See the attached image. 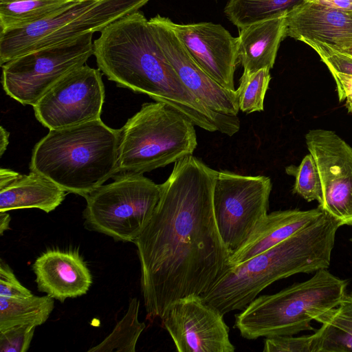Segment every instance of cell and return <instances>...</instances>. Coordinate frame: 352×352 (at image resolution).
<instances>
[{
	"instance_id": "cell-1",
	"label": "cell",
	"mask_w": 352,
	"mask_h": 352,
	"mask_svg": "<svg viewBox=\"0 0 352 352\" xmlns=\"http://www.w3.org/2000/svg\"><path fill=\"white\" fill-rule=\"evenodd\" d=\"M217 172L192 155L176 161L148 224L134 241L150 320L162 319L179 298L206 293L229 266L231 254L213 208Z\"/></svg>"
},
{
	"instance_id": "cell-2",
	"label": "cell",
	"mask_w": 352,
	"mask_h": 352,
	"mask_svg": "<svg viewBox=\"0 0 352 352\" xmlns=\"http://www.w3.org/2000/svg\"><path fill=\"white\" fill-rule=\"evenodd\" d=\"M94 55L100 72L118 86L170 106L204 130L229 136L239 131L237 116L210 109L184 85L141 11L104 28L94 41Z\"/></svg>"
},
{
	"instance_id": "cell-3",
	"label": "cell",
	"mask_w": 352,
	"mask_h": 352,
	"mask_svg": "<svg viewBox=\"0 0 352 352\" xmlns=\"http://www.w3.org/2000/svg\"><path fill=\"white\" fill-rule=\"evenodd\" d=\"M341 223L324 213L288 239L238 265H229L200 296L223 315L243 310L272 283L299 273L328 269Z\"/></svg>"
},
{
	"instance_id": "cell-4",
	"label": "cell",
	"mask_w": 352,
	"mask_h": 352,
	"mask_svg": "<svg viewBox=\"0 0 352 352\" xmlns=\"http://www.w3.org/2000/svg\"><path fill=\"white\" fill-rule=\"evenodd\" d=\"M119 130L101 119L52 129L34 146L30 169L83 197L117 174Z\"/></svg>"
},
{
	"instance_id": "cell-5",
	"label": "cell",
	"mask_w": 352,
	"mask_h": 352,
	"mask_svg": "<svg viewBox=\"0 0 352 352\" xmlns=\"http://www.w3.org/2000/svg\"><path fill=\"white\" fill-rule=\"evenodd\" d=\"M348 283L327 269L318 270L305 281L257 296L235 315L234 327L248 340L314 331L311 322L340 304Z\"/></svg>"
},
{
	"instance_id": "cell-6",
	"label": "cell",
	"mask_w": 352,
	"mask_h": 352,
	"mask_svg": "<svg viewBox=\"0 0 352 352\" xmlns=\"http://www.w3.org/2000/svg\"><path fill=\"white\" fill-rule=\"evenodd\" d=\"M195 124L161 102H146L119 130L117 174H143L189 155L197 147Z\"/></svg>"
},
{
	"instance_id": "cell-7",
	"label": "cell",
	"mask_w": 352,
	"mask_h": 352,
	"mask_svg": "<svg viewBox=\"0 0 352 352\" xmlns=\"http://www.w3.org/2000/svg\"><path fill=\"white\" fill-rule=\"evenodd\" d=\"M150 0H79L65 10L23 28L0 32V65L41 49L101 32Z\"/></svg>"
},
{
	"instance_id": "cell-8",
	"label": "cell",
	"mask_w": 352,
	"mask_h": 352,
	"mask_svg": "<svg viewBox=\"0 0 352 352\" xmlns=\"http://www.w3.org/2000/svg\"><path fill=\"white\" fill-rule=\"evenodd\" d=\"M113 181L88 194L83 211L85 226L112 237L133 242L148 224L161 195V184L143 174L119 173Z\"/></svg>"
},
{
	"instance_id": "cell-9",
	"label": "cell",
	"mask_w": 352,
	"mask_h": 352,
	"mask_svg": "<svg viewBox=\"0 0 352 352\" xmlns=\"http://www.w3.org/2000/svg\"><path fill=\"white\" fill-rule=\"evenodd\" d=\"M93 34L25 54L2 65L3 90L19 103L34 107L59 80L94 55Z\"/></svg>"
},
{
	"instance_id": "cell-10",
	"label": "cell",
	"mask_w": 352,
	"mask_h": 352,
	"mask_svg": "<svg viewBox=\"0 0 352 352\" xmlns=\"http://www.w3.org/2000/svg\"><path fill=\"white\" fill-rule=\"evenodd\" d=\"M270 177L218 171L213 190L214 213L221 237L232 254L267 214Z\"/></svg>"
},
{
	"instance_id": "cell-11",
	"label": "cell",
	"mask_w": 352,
	"mask_h": 352,
	"mask_svg": "<svg viewBox=\"0 0 352 352\" xmlns=\"http://www.w3.org/2000/svg\"><path fill=\"white\" fill-rule=\"evenodd\" d=\"M104 86L99 69L84 65L54 85L33 107L44 126L63 129L100 119Z\"/></svg>"
},
{
	"instance_id": "cell-12",
	"label": "cell",
	"mask_w": 352,
	"mask_h": 352,
	"mask_svg": "<svg viewBox=\"0 0 352 352\" xmlns=\"http://www.w3.org/2000/svg\"><path fill=\"white\" fill-rule=\"evenodd\" d=\"M305 142L322 188L318 207L342 226H352V147L335 132L311 129Z\"/></svg>"
},
{
	"instance_id": "cell-13",
	"label": "cell",
	"mask_w": 352,
	"mask_h": 352,
	"mask_svg": "<svg viewBox=\"0 0 352 352\" xmlns=\"http://www.w3.org/2000/svg\"><path fill=\"white\" fill-rule=\"evenodd\" d=\"M162 324L179 352H234L223 314L200 296L179 298L170 305Z\"/></svg>"
},
{
	"instance_id": "cell-14",
	"label": "cell",
	"mask_w": 352,
	"mask_h": 352,
	"mask_svg": "<svg viewBox=\"0 0 352 352\" xmlns=\"http://www.w3.org/2000/svg\"><path fill=\"white\" fill-rule=\"evenodd\" d=\"M194 60L224 88L236 91L234 72L239 60V39L220 24H179L164 17Z\"/></svg>"
},
{
	"instance_id": "cell-15",
	"label": "cell",
	"mask_w": 352,
	"mask_h": 352,
	"mask_svg": "<svg viewBox=\"0 0 352 352\" xmlns=\"http://www.w3.org/2000/svg\"><path fill=\"white\" fill-rule=\"evenodd\" d=\"M153 34L182 82L210 109L237 116L239 111L236 90H228L212 78L191 57L164 16L157 14L148 20Z\"/></svg>"
},
{
	"instance_id": "cell-16",
	"label": "cell",
	"mask_w": 352,
	"mask_h": 352,
	"mask_svg": "<svg viewBox=\"0 0 352 352\" xmlns=\"http://www.w3.org/2000/svg\"><path fill=\"white\" fill-rule=\"evenodd\" d=\"M38 289L63 302L85 294L92 283L91 272L78 252L48 250L32 265Z\"/></svg>"
},
{
	"instance_id": "cell-17",
	"label": "cell",
	"mask_w": 352,
	"mask_h": 352,
	"mask_svg": "<svg viewBox=\"0 0 352 352\" xmlns=\"http://www.w3.org/2000/svg\"><path fill=\"white\" fill-rule=\"evenodd\" d=\"M285 36L337 50L352 40V13L304 1L287 13Z\"/></svg>"
},
{
	"instance_id": "cell-18",
	"label": "cell",
	"mask_w": 352,
	"mask_h": 352,
	"mask_svg": "<svg viewBox=\"0 0 352 352\" xmlns=\"http://www.w3.org/2000/svg\"><path fill=\"white\" fill-rule=\"evenodd\" d=\"M319 207L311 210L291 209L267 214L244 244L231 254L229 265L243 263L288 239L320 217Z\"/></svg>"
},
{
	"instance_id": "cell-19",
	"label": "cell",
	"mask_w": 352,
	"mask_h": 352,
	"mask_svg": "<svg viewBox=\"0 0 352 352\" xmlns=\"http://www.w3.org/2000/svg\"><path fill=\"white\" fill-rule=\"evenodd\" d=\"M287 13L240 29L239 60L243 67V74L273 67L280 43L285 37Z\"/></svg>"
},
{
	"instance_id": "cell-20",
	"label": "cell",
	"mask_w": 352,
	"mask_h": 352,
	"mask_svg": "<svg viewBox=\"0 0 352 352\" xmlns=\"http://www.w3.org/2000/svg\"><path fill=\"white\" fill-rule=\"evenodd\" d=\"M66 194L47 177L31 171L0 190V211L38 208L49 213L62 204Z\"/></svg>"
},
{
	"instance_id": "cell-21",
	"label": "cell",
	"mask_w": 352,
	"mask_h": 352,
	"mask_svg": "<svg viewBox=\"0 0 352 352\" xmlns=\"http://www.w3.org/2000/svg\"><path fill=\"white\" fill-rule=\"evenodd\" d=\"M316 321L321 327L312 334L311 352H352V294Z\"/></svg>"
},
{
	"instance_id": "cell-22",
	"label": "cell",
	"mask_w": 352,
	"mask_h": 352,
	"mask_svg": "<svg viewBox=\"0 0 352 352\" xmlns=\"http://www.w3.org/2000/svg\"><path fill=\"white\" fill-rule=\"evenodd\" d=\"M79 0H0V32L23 28L50 18Z\"/></svg>"
},
{
	"instance_id": "cell-23",
	"label": "cell",
	"mask_w": 352,
	"mask_h": 352,
	"mask_svg": "<svg viewBox=\"0 0 352 352\" xmlns=\"http://www.w3.org/2000/svg\"><path fill=\"white\" fill-rule=\"evenodd\" d=\"M54 299L48 295L23 298L0 296V331L18 324L41 325L54 309Z\"/></svg>"
},
{
	"instance_id": "cell-24",
	"label": "cell",
	"mask_w": 352,
	"mask_h": 352,
	"mask_svg": "<svg viewBox=\"0 0 352 352\" xmlns=\"http://www.w3.org/2000/svg\"><path fill=\"white\" fill-rule=\"evenodd\" d=\"M304 0H228L223 12L238 28L288 12Z\"/></svg>"
},
{
	"instance_id": "cell-25",
	"label": "cell",
	"mask_w": 352,
	"mask_h": 352,
	"mask_svg": "<svg viewBox=\"0 0 352 352\" xmlns=\"http://www.w3.org/2000/svg\"><path fill=\"white\" fill-rule=\"evenodd\" d=\"M139 308L140 301L136 298H132L126 314L116 324L112 332L88 351L135 352L138 340L146 327L144 322L138 320Z\"/></svg>"
},
{
	"instance_id": "cell-26",
	"label": "cell",
	"mask_w": 352,
	"mask_h": 352,
	"mask_svg": "<svg viewBox=\"0 0 352 352\" xmlns=\"http://www.w3.org/2000/svg\"><path fill=\"white\" fill-rule=\"evenodd\" d=\"M270 69L242 74L236 90L239 110L246 113L263 111L264 98L271 80Z\"/></svg>"
},
{
	"instance_id": "cell-27",
	"label": "cell",
	"mask_w": 352,
	"mask_h": 352,
	"mask_svg": "<svg viewBox=\"0 0 352 352\" xmlns=\"http://www.w3.org/2000/svg\"><path fill=\"white\" fill-rule=\"evenodd\" d=\"M289 175L295 177L293 192L299 195L307 201H322V188L318 169L311 153L306 155L298 166L286 168Z\"/></svg>"
},
{
	"instance_id": "cell-28",
	"label": "cell",
	"mask_w": 352,
	"mask_h": 352,
	"mask_svg": "<svg viewBox=\"0 0 352 352\" xmlns=\"http://www.w3.org/2000/svg\"><path fill=\"white\" fill-rule=\"evenodd\" d=\"M36 326L18 324L0 331L1 352H26L33 338Z\"/></svg>"
},
{
	"instance_id": "cell-29",
	"label": "cell",
	"mask_w": 352,
	"mask_h": 352,
	"mask_svg": "<svg viewBox=\"0 0 352 352\" xmlns=\"http://www.w3.org/2000/svg\"><path fill=\"white\" fill-rule=\"evenodd\" d=\"M313 336H276L265 338L264 352H311Z\"/></svg>"
},
{
	"instance_id": "cell-30",
	"label": "cell",
	"mask_w": 352,
	"mask_h": 352,
	"mask_svg": "<svg viewBox=\"0 0 352 352\" xmlns=\"http://www.w3.org/2000/svg\"><path fill=\"white\" fill-rule=\"evenodd\" d=\"M312 47L320 56L329 71L352 75V57L336 51L331 47L319 42L305 43Z\"/></svg>"
},
{
	"instance_id": "cell-31",
	"label": "cell",
	"mask_w": 352,
	"mask_h": 352,
	"mask_svg": "<svg viewBox=\"0 0 352 352\" xmlns=\"http://www.w3.org/2000/svg\"><path fill=\"white\" fill-rule=\"evenodd\" d=\"M33 296L30 290L18 280L12 269L1 261L0 264V296L23 298Z\"/></svg>"
},
{
	"instance_id": "cell-32",
	"label": "cell",
	"mask_w": 352,
	"mask_h": 352,
	"mask_svg": "<svg viewBox=\"0 0 352 352\" xmlns=\"http://www.w3.org/2000/svg\"><path fill=\"white\" fill-rule=\"evenodd\" d=\"M337 86L340 101L346 99V107L352 113V75L330 71Z\"/></svg>"
},
{
	"instance_id": "cell-33",
	"label": "cell",
	"mask_w": 352,
	"mask_h": 352,
	"mask_svg": "<svg viewBox=\"0 0 352 352\" xmlns=\"http://www.w3.org/2000/svg\"><path fill=\"white\" fill-rule=\"evenodd\" d=\"M322 5L328 8L337 9L343 12L352 13V0H304Z\"/></svg>"
},
{
	"instance_id": "cell-34",
	"label": "cell",
	"mask_w": 352,
	"mask_h": 352,
	"mask_svg": "<svg viewBox=\"0 0 352 352\" xmlns=\"http://www.w3.org/2000/svg\"><path fill=\"white\" fill-rule=\"evenodd\" d=\"M17 172L11 169L1 168L0 169V190L13 183L19 176Z\"/></svg>"
},
{
	"instance_id": "cell-35",
	"label": "cell",
	"mask_w": 352,
	"mask_h": 352,
	"mask_svg": "<svg viewBox=\"0 0 352 352\" xmlns=\"http://www.w3.org/2000/svg\"><path fill=\"white\" fill-rule=\"evenodd\" d=\"M10 133L3 126L0 128V156L6 151L9 143Z\"/></svg>"
},
{
	"instance_id": "cell-36",
	"label": "cell",
	"mask_w": 352,
	"mask_h": 352,
	"mask_svg": "<svg viewBox=\"0 0 352 352\" xmlns=\"http://www.w3.org/2000/svg\"><path fill=\"white\" fill-rule=\"evenodd\" d=\"M10 217L6 211H0V234L3 235L4 231L10 229Z\"/></svg>"
},
{
	"instance_id": "cell-37",
	"label": "cell",
	"mask_w": 352,
	"mask_h": 352,
	"mask_svg": "<svg viewBox=\"0 0 352 352\" xmlns=\"http://www.w3.org/2000/svg\"><path fill=\"white\" fill-rule=\"evenodd\" d=\"M335 50L338 51L341 53L347 54L352 57V40L351 41L345 43L341 47H340L337 50Z\"/></svg>"
},
{
	"instance_id": "cell-38",
	"label": "cell",
	"mask_w": 352,
	"mask_h": 352,
	"mask_svg": "<svg viewBox=\"0 0 352 352\" xmlns=\"http://www.w3.org/2000/svg\"><path fill=\"white\" fill-rule=\"evenodd\" d=\"M350 241L352 242V238L350 239Z\"/></svg>"
}]
</instances>
